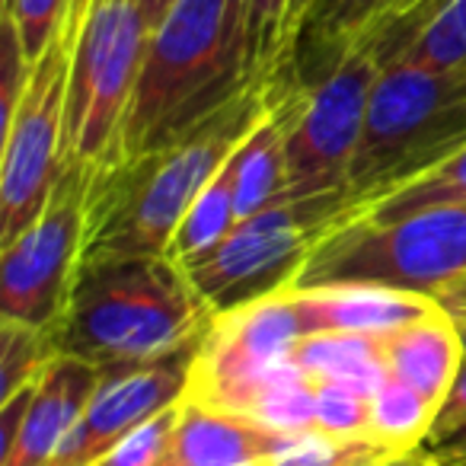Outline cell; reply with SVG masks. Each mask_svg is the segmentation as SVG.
<instances>
[{
  "label": "cell",
  "instance_id": "cell-1",
  "mask_svg": "<svg viewBox=\"0 0 466 466\" xmlns=\"http://www.w3.org/2000/svg\"><path fill=\"white\" fill-rule=\"evenodd\" d=\"M268 103V90L249 86L169 147L93 169L80 266L167 256L195 195L266 116Z\"/></svg>",
  "mask_w": 466,
  "mask_h": 466
},
{
  "label": "cell",
  "instance_id": "cell-2",
  "mask_svg": "<svg viewBox=\"0 0 466 466\" xmlns=\"http://www.w3.org/2000/svg\"><path fill=\"white\" fill-rule=\"evenodd\" d=\"M208 310L167 256L80 266L55 326L58 355L103 374L154 364L205 336Z\"/></svg>",
  "mask_w": 466,
  "mask_h": 466
},
{
  "label": "cell",
  "instance_id": "cell-3",
  "mask_svg": "<svg viewBox=\"0 0 466 466\" xmlns=\"http://www.w3.org/2000/svg\"><path fill=\"white\" fill-rule=\"evenodd\" d=\"M249 86L230 0H176L150 29L116 160L169 147Z\"/></svg>",
  "mask_w": 466,
  "mask_h": 466
},
{
  "label": "cell",
  "instance_id": "cell-4",
  "mask_svg": "<svg viewBox=\"0 0 466 466\" xmlns=\"http://www.w3.org/2000/svg\"><path fill=\"white\" fill-rule=\"evenodd\" d=\"M463 144L466 71H431L409 61L380 65L345 186L342 220L428 173Z\"/></svg>",
  "mask_w": 466,
  "mask_h": 466
},
{
  "label": "cell",
  "instance_id": "cell-5",
  "mask_svg": "<svg viewBox=\"0 0 466 466\" xmlns=\"http://www.w3.org/2000/svg\"><path fill=\"white\" fill-rule=\"evenodd\" d=\"M463 268L466 201H453L396 220H339L317 240L291 288L368 281L431 298Z\"/></svg>",
  "mask_w": 466,
  "mask_h": 466
},
{
  "label": "cell",
  "instance_id": "cell-6",
  "mask_svg": "<svg viewBox=\"0 0 466 466\" xmlns=\"http://www.w3.org/2000/svg\"><path fill=\"white\" fill-rule=\"evenodd\" d=\"M71 74L65 103V163L93 169L116 160L135 96L150 23L137 0H74Z\"/></svg>",
  "mask_w": 466,
  "mask_h": 466
},
{
  "label": "cell",
  "instance_id": "cell-7",
  "mask_svg": "<svg viewBox=\"0 0 466 466\" xmlns=\"http://www.w3.org/2000/svg\"><path fill=\"white\" fill-rule=\"evenodd\" d=\"M377 71L374 48L358 42L317 80L268 93L285 112L288 198L326 208L336 224Z\"/></svg>",
  "mask_w": 466,
  "mask_h": 466
},
{
  "label": "cell",
  "instance_id": "cell-8",
  "mask_svg": "<svg viewBox=\"0 0 466 466\" xmlns=\"http://www.w3.org/2000/svg\"><path fill=\"white\" fill-rule=\"evenodd\" d=\"M329 227L332 214L326 208L285 198L237 220L211 253L182 266V275L214 319L291 288Z\"/></svg>",
  "mask_w": 466,
  "mask_h": 466
},
{
  "label": "cell",
  "instance_id": "cell-9",
  "mask_svg": "<svg viewBox=\"0 0 466 466\" xmlns=\"http://www.w3.org/2000/svg\"><path fill=\"white\" fill-rule=\"evenodd\" d=\"M77 16L33 65L14 116L4 122L0 150V247L35 224L65 169V103Z\"/></svg>",
  "mask_w": 466,
  "mask_h": 466
},
{
  "label": "cell",
  "instance_id": "cell-10",
  "mask_svg": "<svg viewBox=\"0 0 466 466\" xmlns=\"http://www.w3.org/2000/svg\"><path fill=\"white\" fill-rule=\"evenodd\" d=\"M304 339L291 288L220 313L208 323L188 377V393L224 412L247 415L256 396L294 368V349Z\"/></svg>",
  "mask_w": 466,
  "mask_h": 466
},
{
  "label": "cell",
  "instance_id": "cell-11",
  "mask_svg": "<svg viewBox=\"0 0 466 466\" xmlns=\"http://www.w3.org/2000/svg\"><path fill=\"white\" fill-rule=\"evenodd\" d=\"M90 173L65 163L46 211L0 247V317L55 332L77 279Z\"/></svg>",
  "mask_w": 466,
  "mask_h": 466
},
{
  "label": "cell",
  "instance_id": "cell-12",
  "mask_svg": "<svg viewBox=\"0 0 466 466\" xmlns=\"http://www.w3.org/2000/svg\"><path fill=\"white\" fill-rule=\"evenodd\" d=\"M198 342L135 370L103 374L52 466H96L122 438L186 400Z\"/></svg>",
  "mask_w": 466,
  "mask_h": 466
},
{
  "label": "cell",
  "instance_id": "cell-13",
  "mask_svg": "<svg viewBox=\"0 0 466 466\" xmlns=\"http://www.w3.org/2000/svg\"><path fill=\"white\" fill-rule=\"evenodd\" d=\"M103 370L74 355H55L35 383L26 419L14 447L0 453V466H52L61 444L96 393Z\"/></svg>",
  "mask_w": 466,
  "mask_h": 466
},
{
  "label": "cell",
  "instance_id": "cell-14",
  "mask_svg": "<svg viewBox=\"0 0 466 466\" xmlns=\"http://www.w3.org/2000/svg\"><path fill=\"white\" fill-rule=\"evenodd\" d=\"M300 326L307 336L319 332H364L387 336L415 317L438 307L431 298L400 288L368 285V281H339V285L291 288Z\"/></svg>",
  "mask_w": 466,
  "mask_h": 466
},
{
  "label": "cell",
  "instance_id": "cell-15",
  "mask_svg": "<svg viewBox=\"0 0 466 466\" xmlns=\"http://www.w3.org/2000/svg\"><path fill=\"white\" fill-rule=\"evenodd\" d=\"M279 441L281 434L256 425L247 415L186 396L160 466H256L272 457Z\"/></svg>",
  "mask_w": 466,
  "mask_h": 466
},
{
  "label": "cell",
  "instance_id": "cell-16",
  "mask_svg": "<svg viewBox=\"0 0 466 466\" xmlns=\"http://www.w3.org/2000/svg\"><path fill=\"white\" fill-rule=\"evenodd\" d=\"M412 0H313L300 35L294 42L288 77L275 90L300 86L329 71L351 46L368 42L400 16Z\"/></svg>",
  "mask_w": 466,
  "mask_h": 466
},
{
  "label": "cell",
  "instance_id": "cell-17",
  "mask_svg": "<svg viewBox=\"0 0 466 466\" xmlns=\"http://www.w3.org/2000/svg\"><path fill=\"white\" fill-rule=\"evenodd\" d=\"M368 46L377 65L409 61L431 71H466V0H412Z\"/></svg>",
  "mask_w": 466,
  "mask_h": 466
},
{
  "label": "cell",
  "instance_id": "cell-18",
  "mask_svg": "<svg viewBox=\"0 0 466 466\" xmlns=\"http://www.w3.org/2000/svg\"><path fill=\"white\" fill-rule=\"evenodd\" d=\"M380 342L390 377L402 380L415 393L425 396L431 406L441 409L466 355L451 313L431 307L412 323L380 336Z\"/></svg>",
  "mask_w": 466,
  "mask_h": 466
},
{
  "label": "cell",
  "instance_id": "cell-19",
  "mask_svg": "<svg viewBox=\"0 0 466 466\" xmlns=\"http://www.w3.org/2000/svg\"><path fill=\"white\" fill-rule=\"evenodd\" d=\"M227 163H230L233 205L240 220L288 198L285 112L279 103H268L266 116L249 128Z\"/></svg>",
  "mask_w": 466,
  "mask_h": 466
},
{
  "label": "cell",
  "instance_id": "cell-20",
  "mask_svg": "<svg viewBox=\"0 0 466 466\" xmlns=\"http://www.w3.org/2000/svg\"><path fill=\"white\" fill-rule=\"evenodd\" d=\"M230 10L243 74L253 86L272 93L291 65V0H230Z\"/></svg>",
  "mask_w": 466,
  "mask_h": 466
},
{
  "label": "cell",
  "instance_id": "cell-21",
  "mask_svg": "<svg viewBox=\"0 0 466 466\" xmlns=\"http://www.w3.org/2000/svg\"><path fill=\"white\" fill-rule=\"evenodd\" d=\"M294 364L310 380H339L374 396L390 377L380 336L364 332H319L300 339L294 349Z\"/></svg>",
  "mask_w": 466,
  "mask_h": 466
},
{
  "label": "cell",
  "instance_id": "cell-22",
  "mask_svg": "<svg viewBox=\"0 0 466 466\" xmlns=\"http://www.w3.org/2000/svg\"><path fill=\"white\" fill-rule=\"evenodd\" d=\"M227 160L211 176V182L195 195L186 218L179 220L173 240H169L167 259L176 262L179 268L201 259L205 253H211L227 233L233 230V224L240 220L237 218V205H233V182H230V163Z\"/></svg>",
  "mask_w": 466,
  "mask_h": 466
},
{
  "label": "cell",
  "instance_id": "cell-23",
  "mask_svg": "<svg viewBox=\"0 0 466 466\" xmlns=\"http://www.w3.org/2000/svg\"><path fill=\"white\" fill-rule=\"evenodd\" d=\"M434 419H438V406H431L402 380L387 377L370 396L368 434L390 453H409L425 447Z\"/></svg>",
  "mask_w": 466,
  "mask_h": 466
},
{
  "label": "cell",
  "instance_id": "cell-24",
  "mask_svg": "<svg viewBox=\"0 0 466 466\" xmlns=\"http://www.w3.org/2000/svg\"><path fill=\"white\" fill-rule=\"evenodd\" d=\"M393 457L402 453H390L370 434H329L323 428H307L281 434L266 466H380Z\"/></svg>",
  "mask_w": 466,
  "mask_h": 466
},
{
  "label": "cell",
  "instance_id": "cell-25",
  "mask_svg": "<svg viewBox=\"0 0 466 466\" xmlns=\"http://www.w3.org/2000/svg\"><path fill=\"white\" fill-rule=\"evenodd\" d=\"M453 201H466V144L460 150H453L447 160H441L438 167L415 176V179L402 182L400 188L387 192L383 198L361 208V211L351 214V218L396 220L412 211H421V208L453 205Z\"/></svg>",
  "mask_w": 466,
  "mask_h": 466
},
{
  "label": "cell",
  "instance_id": "cell-26",
  "mask_svg": "<svg viewBox=\"0 0 466 466\" xmlns=\"http://www.w3.org/2000/svg\"><path fill=\"white\" fill-rule=\"evenodd\" d=\"M247 419L275 434H298L317 428V383L294 364L256 396Z\"/></svg>",
  "mask_w": 466,
  "mask_h": 466
},
{
  "label": "cell",
  "instance_id": "cell-27",
  "mask_svg": "<svg viewBox=\"0 0 466 466\" xmlns=\"http://www.w3.org/2000/svg\"><path fill=\"white\" fill-rule=\"evenodd\" d=\"M55 355V332L0 317V402L39 380Z\"/></svg>",
  "mask_w": 466,
  "mask_h": 466
},
{
  "label": "cell",
  "instance_id": "cell-28",
  "mask_svg": "<svg viewBox=\"0 0 466 466\" xmlns=\"http://www.w3.org/2000/svg\"><path fill=\"white\" fill-rule=\"evenodd\" d=\"M71 7L74 0H4V16L14 20L23 48H26V58L33 65L67 26Z\"/></svg>",
  "mask_w": 466,
  "mask_h": 466
},
{
  "label": "cell",
  "instance_id": "cell-29",
  "mask_svg": "<svg viewBox=\"0 0 466 466\" xmlns=\"http://www.w3.org/2000/svg\"><path fill=\"white\" fill-rule=\"evenodd\" d=\"M317 383V428L329 434H368L370 393L339 380Z\"/></svg>",
  "mask_w": 466,
  "mask_h": 466
},
{
  "label": "cell",
  "instance_id": "cell-30",
  "mask_svg": "<svg viewBox=\"0 0 466 466\" xmlns=\"http://www.w3.org/2000/svg\"><path fill=\"white\" fill-rule=\"evenodd\" d=\"M176 415H179V402L167 412L147 419L144 425H137L96 466H160L169 451V441H173Z\"/></svg>",
  "mask_w": 466,
  "mask_h": 466
},
{
  "label": "cell",
  "instance_id": "cell-31",
  "mask_svg": "<svg viewBox=\"0 0 466 466\" xmlns=\"http://www.w3.org/2000/svg\"><path fill=\"white\" fill-rule=\"evenodd\" d=\"M463 419H466V355H463V364H460L457 377H453L451 390H447L444 402H441L438 419H434V428H431V434H428V441L453 431V428H457ZM428 441H425V444H428Z\"/></svg>",
  "mask_w": 466,
  "mask_h": 466
},
{
  "label": "cell",
  "instance_id": "cell-32",
  "mask_svg": "<svg viewBox=\"0 0 466 466\" xmlns=\"http://www.w3.org/2000/svg\"><path fill=\"white\" fill-rule=\"evenodd\" d=\"M431 300L447 313H466V268L460 275H453V279H447L431 294Z\"/></svg>",
  "mask_w": 466,
  "mask_h": 466
},
{
  "label": "cell",
  "instance_id": "cell-33",
  "mask_svg": "<svg viewBox=\"0 0 466 466\" xmlns=\"http://www.w3.org/2000/svg\"><path fill=\"white\" fill-rule=\"evenodd\" d=\"M428 451L434 453L438 460H457V457H466V419L460 421L453 431L441 434V438L428 441Z\"/></svg>",
  "mask_w": 466,
  "mask_h": 466
},
{
  "label": "cell",
  "instance_id": "cell-34",
  "mask_svg": "<svg viewBox=\"0 0 466 466\" xmlns=\"http://www.w3.org/2000/svg\"><path fill=\"white\" fill-rule=\"evenodd\" d=\"M380 466H441V463L428 447H419V451H409V453H402V457H393Z\"/></svg>",
  "mask_w": 466,
  "mask_h": 466
},
{
  "label": "cell",
  "instance_id": "cell-35",
  "mask_svg": "<svg viewBox=\"0 0 466 466\" xmlns=\"http://www.w3.org/2000/svg\"><path fill=\"white\" fill-rule=\"evenodd\" d=\"M310 7H313V0H291V20H288V29H291V55H294V42H298L300 26H304ZM288 67H291V65H288Z\"/></svg>",
  "mask_w": 466,
  "mask_h": 466
},
{
  "label": "cell",
  "instance_id": "cell-36",
  "mask_svg": "<svg viewBox=\"0 0 466 466\" xmlns=\"http://www.w3.org/2000/svg\"><path fill=\"white\" fill-rule=\"evenodd\" d=\"M176 0H137V7L144 10V16H147V23H150V29L157 26V23L167 16V10L173 7Z\"/></svg>",
  "mask_w": 466,
  "mask_h": 466
},
{
  "label": "cell",
  "instance_id": "cell-37",
  "mask_svg": "<svg viewBox=\"0 0 466 466\" xmlns=\"http://www.w3.org/2000/svg\"><path fill=\"white\" fill-rule=\"evenodd\" d=\"M453 323H457V332H460V342H463V351H466V313H451Z\"/></svg>",
  "mask_w": 466,
  "mask_h": 466
},
{
  "label": "cell",
  "instance_id": "cell-38",
  "mask_svg": "<svg viewBox=\"0 0 466 466\" xmlns=\"http://www.w3.org/2000/svg\"><path fill=\"white\" fill-rule=\"evenodd\" d=\"M441 466H466V457H457V460H438Z\"/></svg>",
  "mask_w": 466,
  "mask_h": 466
}]
</instances>
